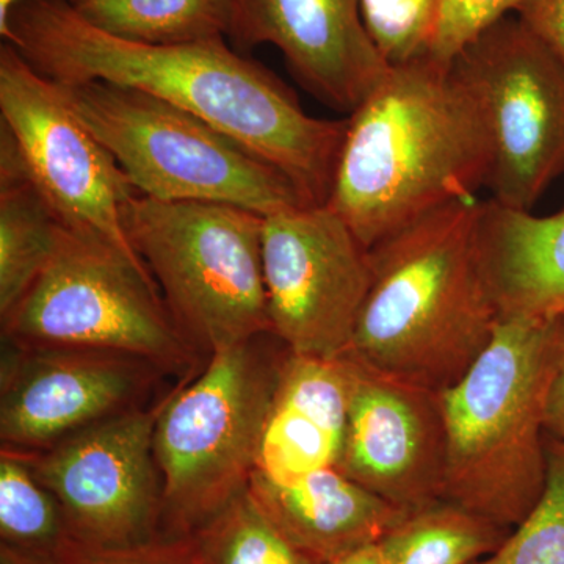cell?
Masks as SVG:
<instances>
[{
	"instance_id": "cell-1",
	"label": "cell",
	"mask_w": 564,
	"mask_h": 564,
	"mask_svg": "<svg viewBox=\"0 0 564 564\" xmlns=\"http://www.w3.org/2000/svg\"><path fill=\"white\" fill-rule=\"evenodd\" d=\"M7 43L55 84L109 82L173 104L280 170L311 206L329 202L347 120L311 117L225 39L139 43L96 28L69 0H24L11 13Z\"/></svg>"
},
{
	"instance_id": "cell-2",
	"label": "cell",
	"mask_w": 564,
	"mask_h": 564,
	"mask_svg": "<svg viewBox=\"0 0 564 564\" xmlns=\"http://www.w3.org/2000/svg\"><path fill=\"white\" fill-rule=\"evenodd\" d=\"M484 111L451 62L391 66L350 117L326 206L366 248L422 215L477 199L491 170Z\"/></svg>"
},
{
	"instance_id": "cell-3",
	"label": "cell",
	"mask_w": 564,
	"mask_h": 564,
	"mask_svg": "<svg viewBox=\"0 0 564 564\" xmlns=\"http://www.w3.org/2000/svg\"><path fill=\"white\" fill-rule=\"evenodd\" d=\"M480 206L447 204L370 248L372 284L344 356L434 392L462 380L500 321L481 261Z\"/></svg>"
},
{
	"instance_id": "cell-4",
	"label": "cell",
	"mask_w": 564,
	"mask_h": 564,
	"mask_svg": "<svg viewBox=\"0 0 564 564\" xmlns=\"http://www.w3.org/2000/svg\"><path fill=\"white\" fill-rule=\"evenodd\" d=\"M564 364V317L505 315L458 383L441 392L444 499L505 530L533 510L545 484V408Z\"/></svg>"
},
{
	"instance_id": "cell-5",
	"label": "cell",
	"mask_w": 564,
	"mask_h": 564,
	"mask_svg": "<svg viewBox=\"0 0 564 564\" xmlns=\"http://www.w3.org/2000/svg\"><path fill=\"white\" fill-rule=\"evenodd\" d=\"M272 336L214 352L166 395L154 430L162 538L191 536L250 486L289 352Z\"/></svg>"
},
{
	"instance_id": "cell-6",
	"label": "cell",
	"mask_w": 564,
	"mask_h": 564,
	"mask_svg": "<svg viewBox=\"0 0 564 564\" xmlns=\"http://www.w3.org/2000/svg\"><path fill=\"white\" fill-rule=\"evenodd\" d=\"M122 226L199 356L272 334L262 215L231 204L159 202L135 193L122 206Z\"/></svg>"
},
{
	"instance_id": "cell-7",
	"label": "cell",
	"mask_w": 564,
	"mask_h": 564,
	"mask_svg": "<svg viewBox=\"0 0 564 564\" xmlns=\"http://www.w3.org/2000/svg\"><path fill=\"white\" fill-rule=\"evenodd\" d=\"M55 87L140 195L159 202L231 204L262 217L311 207L280 170L150 93L109 82Z\"/></svg>"
},
{
	"instance_id": "cell-8",
	"label": "cell",
	"mask_w": 564,
	"mask_h": 564,
	"mask_svg": "<svg viewBox=\"0 0 564 564\" xmlns=\"http://www.w3.org/2000/svg\"><path fill=\"white\" fill-rule=\"evenodd\" d=\"M0 323L2 343L18 347L124 352L181 378L198 372V352L139 256L66 223L50 262Z\"/></svg>"
},
{
	"instance_id": "cell-9",
	"label": "cell",
	"mask_w": 564,
	"mask_h": 564,
	"mask_svg": "<svg viewBox=\"0 0 564 564\" xmlns=\"http://www.w3.org/2000/svg\"><path fill=\"white\" fill-rule=\"evenodd\" d=\"M484 111L491 199L532 210L564 174V66L516 17L478 33L451 61Z\"/></svg>"
},
{
	"instance_id": "cell-10",
	"label": "cell",
	"mask_w": 564,
	"mask_h": 564,
	"mask_svg": "<svg viewBox=\"0 0 564 564\" xmlns=\"http://www.w3.org/2000/svg\"><path fill=\"white\" fill-rule=\"evenodd\" d=\"M166 397L21 452L58 505L70 540L126 549L161 540L162 480L154 430Z\"/></svg>"
},
{
	"instance_id": "cell-11",
	"label": "cell",
	"mask_w": 564,
	"mask_h": 564,
	"mask_svg": "<svg viewBox=\"0 0 564 564\" xmlns=\"http://www.w3.org/2000/svg\"><path fill=\"white\" fill-rule=\"evenodd\" d=\"M262 261L273 336L295 355L344 356L372 284L350 226L328 206L263 217Z\"/></svg>"
},
{
	"instance_id": "cell-12",
	"label": "cell",
	"mask_w": 564,
	"mask_h": 564,
	"mask_svg": "<svg viewBox=\"0 0 564 564\" xmlns=\"http://www.w3.org/2000/svg\"><path fill=\"white\" fill-rule=\"evenodd\" d=\"M0 113L29 173L62 221L101 234L139 256L122 226V206L139 192L117 159L69 110L54 82L7 41L0 47Z\"/></svg>"
},
{
	"instance_id": "cell-13",
	"label": "cell",
	"mask_w": 564,
	"mask_h": 564,
	"mask_svg": "<svg viewBox=\"0 0 564 564\" xmlns=\"http://www.w3.org/2000/svg\"><path fill=\"white\" fill-rule=\"evenodd\" d=\"M0 441L39 452L115 415L148 406L161 367L124 352L2 343Z\"/></svg>"
},
{
	"instance_id": "cell-14",
	"label": "cell",
	"mask_w": 564,
	"mask_h": 564,
	"mask_svg": "<svg viewBox=\"0 0 564 564\" xmlns=\"http://www.w3.org/2000/svg\"><path fill=\"white\" fill-rule=\"evenodd\" d=\"M350 364V403L337 469L411 513L444 499L447 436L441 392Z\"/></svg>"
},
{
	"instance_id": "cell-15",
	"label": "cell",
	"mask_w": 564,
	"mask_h": 564,
	"mask_svg": "<svg viewBox=\"0 0 564 564\" xmlns=\"http://www.w3.org/2000/svg\"><path fill=\"white\" fill-rule=\"evenodd\" d=\"M228 35L243 50L272 44L307 91L348 113L391 68L359 0H234Z\"/></svg>"
},
{
	"instance_id": "cell-16",
	"label": "cell",
	"mask_w": 564,
	"mask_h": 564,
	"mask_svg": "<svg viewBox=\"0 0 564 564\" xmlns=\"http://www.w3.org/2000/svg\"><path fill=\"white\" fill-rule=\"evenodd\" d=\"M350 364L288 352L263 430L256 473L291 484L337 467L350 403Z\"/></svg>"
},
{
	"instance_id": "cell-17",
	"label": "cell",
	"mask_w": 564,
	"mask_h": 564,
	"mask_svg": "<svg viewBox=\"0 0 564 564\" xmlns=\"http://www.w3.org/2000/svg\"><path fill=\"white\" fill-rule=\"evenodd\" d=\"M250 491L278 529L321 564L380 543L408 514L337 467L291 484H273L254 473Z\"/></svg>"
},
{
	"instance_id": "cell-18",
	"label": "cell",
	"mask_w": 564,
	"mask_h": 564,
	"mask_svg": "<svg viewBox=\"0 0 564 564\" xmlns=\"http://www.w3.org/2000/svg\"><path fill=\"white\" fill-rule=\"evenodd\" d=\"M478 239L500 317H564V209L538 217L486 199Z\"/></svg>"
},
{
	"instance_id": "cell-19",
	"label": "cell",
	"mask_w": 564,
	"mask_h": 564,
	"mask_svg": "<svg viewBox=\"0 0 564 564\" xmlns=\"http://www.w3.org/2000/svg\"><path fill=\"white\" fill-rule=\"evenodd\" d=\"M63 221L0 128V317L9 313L47 265Z\"/></svg>"
},
{
	"instance_id": "cell-20",
	"label": "cell",
	"mask_w": 564,
	"mask_h": 564,
	"mask_svg": "<svg viewBox=\"0 0 564 564\" xmlns=\"http://www.w3.org/2000/svg\"><path fill=\"white\" fill-rule=\"evenodd\" d=\"M510 533L443 499L404 516L378 545L386 564H474L494 554Z\"/></svg>"
},
{
	"instance_id": "cell-21",
	"label": "cell",
	"mask_w": 564,
	"mask_h": 564,
	"mask_svg": "<svg viewBox=\"0 0 564 564\" xmlns=\"http://www.w3.org/2000/svg\"><path fill=\"white\" fill-rule=\"evenodd\" d=\"M234 0H87L77 11L104 32L148 44L225 39Z\"/></svg>"
},
{
	"instance_id": "cell-22",
	"label": "cell",
	"mask_w": 564,
	"mask_h": 564,
	"mask_svg": "<svg viewBox=\"0 0 564 564\" xmlns=\"http://www.w3.org/2000/svg\"><path fill=\"white\" fill-rule=\"evenodd\" d=\"M0 544L47 562L70 538L54 494L21 452L7 447L0 451Z\"/></svg>"
},
{
	"instance_id": "cell-23",
	"label": "cell",
	"mask_w": 564,
	"mask_h": 564,
	"mask_svg": "<svg viewBox=\"0 0 564 564\" xmlns=\"http://www.w3.org/2000/svg\"><path fill=\"white\" fill-rule=\"evenodd\" d=\"M191 538L198 564H321L278 529L250 486Z\"/></svg>"
},
{
	"instance_id": "cell-24",
	"label": "cell",
	"mask_w": 564,
	"mask_h": 564,
	"mask_svg": "<svg viewBox=\"0 0 564 564\" xmlns=\"http://www.w3.org/2000/svg\"><path fill=\"white\" fill-rule=\"evenodd\" d=\"M547 473L533 510L494 554L474 564H564V443L545 434Z\"/></svg>"
},
{
	"instance_id": "cell-25",
	"label": "cell",
	"mask_w": 564,
	"mask_h": 564,
	"mask_svg": "<svg viewBox=\"0 0 564 564\" xmlns=\"http://www.w3.org/2000/svg\"><path fill=\"white\" fill-rule=\"evenodd\" d=\"M367 32L389 66L432 55L444 0H359Z\"/></svg>"
},
{
	"instance_id": "cell-26",
	"label": "cell",
	"mask_w": 564,
	"mask_h": 564,
	"mask_svg": "<svg viewBox=\"0 0 564 564\" xmlns=\"http://www.w3.org/2000/svg\"><path fill=\"white\" fill-rule=\"evenodd\" d=\"M519 0H444L432 55L451 62L478 33L514 11Z\"/></svg>"
},
{
	"instance_id": "cell-27",
	"label": "cell",
	"mask_w": 564,
	"mask_h": 564,
	"mask_svg": "<svg viewBox=\"0 0 564 564\" xmlns=\"http://www.w3.org/2000/svg\"><path fill=\"white\" fill-rule=\"evenodd\" d=\"M52 564H198L191 536L161 538L150 544L126 549L91 547L66 541Z\"/></svg>"
},
{
	"instance_id": "cell-28",
	"label": "cell",
	"mask_w": 564,
	"mask_h": 564,
	"mask_svg": "<svg viewBox=\"0 0 564 564\" xmlns=\"http://www.w3.org/2000/svg\"><path fill=\"white\" fill-rule=\"evenodd\" d=\"M514 13L564 66V0H519Z\"/></svg>"
},
{
	"instance_id": "cell-29",
	"label": "cell",
	"mask_w": 564,
	"mask_h": 564,
	"mask_svg": "<svg viewBox=\"0 0 564 564\" xmlns=\"http://www.w3.org/2000/svg\"><path fill=\"white\" fill-rule=\"evenodd\" d=\"M545 434L564 443V364L556 373L547 408H545Z\"/></svg>"
},
{
	"instance_id": "cell-30",
	"label": "cell",
	"mask_w": 564,
	"mask_h": 564,
	"mask_svg": "<svg viewBox=\"0 0 564 564\" xmlns=\"http://www.w3.org/2000/svg\"><path fill=\"white\" fill-rule=\"evenodd\" d=\"M329 564H386L380 545L370 544Z\"/></svg>"
},
{
	"instance_id": "cell-31",
	"label": "cell",
	"mask_w": 564,
	"mask_h": 564,
	"mask_svg": "<svg viewBox=\"0 0 564 564\" xmlns=\"http://www.w3.org/2000/svg\"><path fill=\"white\" fill-rule=\"evenodd\" d=\"M0 564H52L47 560L39 558L25 552L0 544Z\"/></svg>"
},
{
	"instance_id": "cell-32",
	"label": "cell",
	"mask_w": 564,
	"mask_h": 564,
	"mask_svg": "<svg viewBox=\"0 0 564 564\" xmlns=\"http://www.w3.org/2000/svg\"><path fill=\"white\" fill-rule=\"evenodd\" d=\"M24 0H0V36L3 40L10 39V17L13 10L17 9ZM70 3L74 0H69Z\"/></svg>"
},
{
	"instance_id": "cell-33",
	"label": "cell",
	"mask_w": 564,
	"mask_h": 564,
	"mask_svg": "<svg viewBox=\"0 0 564 564\" xmlns=\"http://www.w3.org/2000/svg\"><path fill=\"white\" fill-rule=\"evenodd\" d=\"M87 2V0H74V6H77V3Z\"/></svg>"
}]
</instances>
